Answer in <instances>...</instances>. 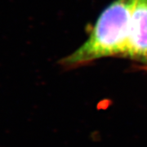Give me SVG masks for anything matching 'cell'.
I'll use <instances>...</instances> for the list:
<instances>
[{
    "label": "cell",
    "mask_w": 147,
    "mask_h": 147,
    "mask_svg": "<svg viewBox=\"0 0 147 147\" xmlns=\"http://www.w3.org/2000/svg\"><path fill=\"white\" fill-rule=\"evenodd\" d=\"M127 59L147 71V0H131Z\"/></svg>",
    "instance_id": "2"
},
{
    "label": "cell",
    "mask_w": 147,
    "mask_h": 147,
    "mask_svg": "<svg viewBox=\"0 0 147 147\" xmlns=\"http://www.w3.org/2000/svg\"><path fill=\"white\" fill-rule=\"evenodd\" d=\"M131 9V0L110 3L95 21L86 41L61 59V66L74 69L102 58H127Z\"/></svg>",
    "instance_id": "1"
}]
</instances>
